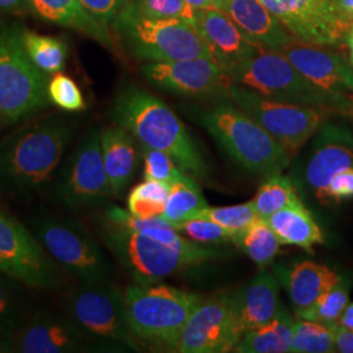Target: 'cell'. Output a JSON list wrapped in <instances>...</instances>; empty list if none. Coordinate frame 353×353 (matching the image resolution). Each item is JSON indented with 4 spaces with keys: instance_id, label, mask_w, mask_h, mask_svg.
<instances>
[{
    "instance_id": "1",
    "label": "cell",
    "mask_w": 353,
    "mask_h": 353,
    "mask_svg": "<svg viewBox=\"0 0 353 353\" xmlns=\"http://www.w3.org/2000/svg\"><path fill=\"white\" fill-rule=\"evenodd\" d=\"M105 242L137 284H153L214 259L217 252L178 234L161 216L140 219L119 207L106 212Z\"/></svg>"
},
{
    "instance_id": "2",
    "label": "cell",
    "mask_w": 353,
    "mask_h": 353,
    "mask_svg": "<svg viewBox=\"0 0 353 353\" xmlns=\"http://www.w3.org/2000/svg\"><path fill=\"white\" fill-rule=\"evenodd\" d=\"M112 117L117 126L140 144L169 153L192 178H203L208 166L183 122L159 97L138 87H127L115 99Z\"/></svg>"
},
{
    "instance_id": "3",
    "label": "cell",
    "mask_w": 353,
    "mask_h": 353,
    "mask_svg": "<svg viewBox=\"0 0 353 353\" xmlns=\"http://www.w3.org/2000/svg\"><path fill=\"white\" fill-rule=\"evenodd\" d=\"M74 131L67 121L48 118L6 137L0 141V188L26 192L50 182Z\"/></svg>"
},
{
    "instance_id": "4",
    "label": "cell",
    "mask_w": 353,
    "mask_h": 353,
    "mask_svg": "<svg viewBox=\"0 0 353 353\" xmlns=\"http://www.w3.org/2000/svg\"><path fill=\"white\" fill-rule=\"evenodd\" d=\"M198 119L220 148L252 173L271 176L290 165V152L227 99L201 110Z\"/></svg>"
},
{
    "instance_id": "5",
    "label": "cell",
    "mask_w": 353,
    "mask_h": 353,
    "mask_svg": "<svg viewBox=\"0 0 353 353\" xmlns=\"http://www.w3.org/2000/svg\"><path fill=\"white\" fill-rule=\"evenodd\" d=\"M196 293L165 284H137L123 292L127 323L134 338L174 352L191 313L202 303Z\"/></svg>"
},
{
    "instance_id": "6",
    "label": "cell",
    "mask_w": 353,
    "mask_h": 353,
    "mask_svg": "<svg viewBox=\"0 0 353 353\" xmlns=\"http://www.w3.org/2000/svg\"><path fill=\"white\" fill-rule=\"evenodd\" d=\"M114 29L128 51L141 61L214 59L212 51L196 26L185 20L144 17L125 4L114 20Z\"/></svg>"
},
{
    "instance_id": "7",
    "label": "cell",
    "mask_w": 353,
    "mask_h": 353,
    "mask_svg": "<svg viewBox=\"0 0 353 353\" xmlns=\"http://www.w3.org/2000/svg\"><path fill=\"white\" fill-rule=\"evenodd\" d=\"M49 80L30 61L19 26L0 29V123H14L45 109Z\"/></svg>"
},
{
    "instance_id": "8",
    "label": "cell",
    "mask_w": 353,
    "mask_h": 353,
    "mask_svg": "<svg viewBox=\"0 0 353 353\" xmlns=\"http://www.w3.org/2000/svg\"><path fill=\"white\" fill-rule=\"evenodd\" d=\"M234 84L280 101L331 112L327 99L303 77L280 52L265 50L228 68Z\"/></svg>"
},
{
    "instance_id": "9",
    "label": "cell",
    "mask_w": 353,
    "mask_h": 353,
    "mask_svg": "<svg viewBox=\"0 0 353 353\" xmlns=\"http://www.w3.org/2000/svg\"><path fill=\"white\" fill-rule=\"evenodd\" d=\"M225 99L265 128L288 151H297L323 125L325 112L312 106L268 99L252 89L232 84Z\"/></svg>"
},
{
    "instance_id": "10",
    "label": "cell",
    "mask_w": 353,
    "mask_h": 353,
    "mask_svg": "<svg viewBox=\"0 0 353 353\" xmlns=\"http://www.w3.org/2000/svg\"><path fill=\"white\" fill-rule=\"evenodd\" d=\"M33 234L54 262L81 283L106 280L108 265L100 245L76 221L41 217L33 223Z\"/></svg>"
},
{
    "instance_id": "11",
    "label": "cell",
    "mask_w": 353,
    "mask_h": 353,
    "mask_svg": "<svg viewBox=\"0 0 353 353\" xmlns=\"http://www.w3.org/2000/svg\"><path fill=\"white\" fill-rule=\"evenodd\" d=\"M67 314L88 338L119 341L135 348L125 314L123 293L105 281L83 283L65 303Z\"/></svg>"
},
{
    "instance_id": "12",
    "label": "cell",
    "mask_w": 353,
    "mask_h": 353,
    "mask_svg": "<svg viewBox=\"0 0 353 353\" xmlns=\"http://www.w3.org/2000/svg\"><path fill=\"white\" fill-rule=\"evenodd\" d=\"M0 272L38 290H54L62 283L54 259L37 237L1 210Z\"/></svg>"
},
{
    "instance_id": "13",
    "label": "cell",
    "mask_w": 353,
    "mask_h": 353,
    "mask_svg": "<svg viewBox=\"0 0 353 353\" xmlns=\"http://www.w3.org/2000/svg\"><path fill=\"white\" fill-rule=\"evenodd\" d=\"M296 41L321 48L345 42L352 26L338 0H261Z\"/></svg>"
},
{
    "instance_id": "14",
    "label": "cell",
    "mask_w": 353,
    "mask_h": 353,
    "mask_svg": "<svg viewBox=\"0 0 353 353\" xmlns=\"http://www.w3.org/2000/svg\"><path fill=\"white\" fill-rule=\"evenodd\" d=\"M280 52L330 102L331 112L353 115V68L321 46L293 42Z\"/></svg>"
},
{
    "instance_id": "15",
    "label": "cell",
    "mask_w": 353,
    "mask_h": 353,
    "mask_svg": "<svg viewBox=\"0 0 353 353\" xmlns=\"http://www.w3.org/2000/svg\"><path fill=\"white\" fill-rule=\"evenodd\" d=\"M58 194L70 208L94 207L113 196L105 170L101 151V132L92 131L70 157Z\"/></svg>"
},
{
    "instance_id": "16",
    "label": "cell",
    "mask_w": 353,
    "mask_h": 353,
    "mask_svg": "<svg viewBox=\"0 0 353 353\" xmlns=\"http://www.w3.org/2000/svg\"><path fill=\"white\" fill-rule=\"evenodd\" d=\"M154 87L192 99H225L233 81L211 58L150 62L141 67Z\"/></svg>"
},
{
    "instance_id": "17",
    "label": "cell",
    "mask_w": 353,
    "mask_h": 353,
    "mask_svg": "<svg viewBox=\"0 0 353 353\" xmlns=\"http://www.w3.org/2000/svg\"><path fill=\"white\" fill-rule=\"evenodd\" d=\"M240 341L232 318V296L202 300L189 316L174 352L224 353Z\"/></svg>"
},
{
    "instance_id": "18",
    "label": "cell",
    "mask_w": 353,
    "mask_h": 353,
    "mask_svg": "<svg viewBox=\"0 0 353 353\" xmlns=\"http://www.w3.org/2000/svg\"><path fill=\"white\" fill-rule=\"evenodd\" d=\"M88 336L70 316L38 312L14 332L13 351L21 353H71L83 351Z\"/></svg>"
},
{
    "instance_id": "19",
    "label": "cell",
    "mask_w": 353,
    "mask_h": 353,
    "mask_svg": "<svg viewBox=\"0 0 353 353\" xmlns=\"http://www.w3.org/2000/svg\"><path fill=\"white\" fill-rule=\"evenodd\" d=\"M353 168L352 134L338 125H322L305 169L307 186L321 202L331 179Z\"/></svg>"
},
{
    "instance_id": "20",
    "label": "cell",
    "mask_w": 353,
    "mask_h": 353,
    "mask_svg": "<svg viewBox=\"0 0 353 353\" xmlns=\"http://www.w3.org/2000/svg\"><path fill=\"white\" fill-rule=\"evenodd\" d=\"M194 26L207 41L214 62L224 71L262 51L268 50L248 37L227 13L216 8L196 10Z\"/></svg>"
},
{
    "instance_id": "21",
    "label": "cell",
    "mask_w": 353,
    "mask_h": 353,
    "mask_svg": "<svg viewBox=\"0 0 353 353\" xmlns=\"http://www.w3.org/2000/svg\"><path fill=\"white\" fill-rule=\"evenodd\" d=\"M280 285L274 275L262 268L254 279L232 296V318L241 338L276 316L280 310Z\"/></svg>"
},
{
    "instance_id": "22",
    "label": "cell",
    "mask_w": 353,
    "mask_h": 353,
    "mask_svg": "<svg viewBox=\"0 0 353 353\" xmlns=\"http://www.w3.org/2000/svg\"><path fill=\"white\" fill-rule=\"evenodd\" d=\"M225 13L248 37L268 50L280 51L296 42L261 0H230Z\"/></svg>"
},
{
    "instance_id": "23",
    "label": "cell",
    "mask_w": 353,
    "mask_h": 353,
    "mask_svg": "<svg viewBox=\"0 0 353 353\" xmlns=\"http://www.w3.org/2000/svg\"><path fill=\"white\" fill-rule=\"evenodd\" d=\"M101 151L113 196H121L139 164L134 137L122 127H108L101 131Z\"/></svg>"
},
{
    "instance_id": "24",
    "label": "cell",
    "mask_w": 353,
    "mask_h": 353,
    "mask_svg": "<svg viewBox=\"0 0 353 353\" xmlns=\"http://www.w3.org/2000/svg\"><path fill=\"white\" fill-rule=\"evenodd\" d=\"M26 4L41 20L77 30L105 46L113 45L108 26L94 19L79 0H26Z\"/></svg>"
},
{
    "instance_id": "25",
    "label": "cell",
    "mask_w": 353,
    "mask_h": 353,
    "mask_svg": "<svg viewBox=\"0 0 353 353\" xmlns=\"http://www.w3.org/2000/svg\"><path fill=\"white\" fill-rule=\"evenodd\" d=\"M280 278L296 310L313 305L343 279L332 268L312 261L297 262L284 268Z\"/></svg>"
},
{
    "instance_id": "26",
    "label": "cell",
    "mask_w": 353,
    "mask_h": 353,
    "mask_svg": "<svg viewBox=\"0 0 353 353\" xmlns=\"http://www.w3.org/2000/svg\"><path fill=\"white\" fill-rule=\"evenodd\" d=\"M265 220L281 245L299 246L312 252L316 245L325 242L322 229L303 202L280 210Z\"/></svg>"
},
{
    "instance_id": "27",
    "label": "cell",
    "mask_w": 353,
    "mask_h": 353,
    "mask_svg": "<svg viewBox=\"0 0 353 353\" xmlns=\"http://www.w3.org/2000/svg\"><path fill=\"white\" fill-rule=\"evenodd\" d=\"M294 321L296 316H290L285 309L280 307L272 319L246 332L234 347L233 352H290Z\"/></svg>"
},
{
    "instance_id": "28",
    "label": "cell",
    "mask_w": 353,
    "mask_h": 353,
    "mask_svg": "<svg viewBox=\"0 0 353 353\" xmlns=\"http://www.w3.org/2000/svg\"><path fill=\"white\" fill-rule=\"evenodd\" d=\"M233 243L261 268L275 259L281 245L267 220L259 216L234 236Z\"/></svg>"
},
{
    "instance_id": "29",
    "label": "cell",
    "mask_w": 353,
    "mask_h": 353,
    "mask_svg": "<svg viewBox=\"0 0 353 353\" xmlns=\"http://www.w3.org/2000/svg\"><path fill=\"white\" fill-rule=\"evenodd\" d=\"M208 203L203 196L202 190L191 176H183L170 185L163 219L173 227L192 219Z\"/></svg>"
},
{
    "instance_id": "30",
    "label": "cell",
    "mask_w": 353,
    "mask_h": 353,
    "mask_svg": "<svg viewBox=\"0 0 353 353\" xmlns=\"http://www.w3.org/2000/svg\"><path fill=\"white\" fill-rule=\"evenodd\" d=\"M252 203L256 214L267 219L280 210L301 203V199L290 176L280 172L267 176L265 183L261 185Z\"/></svg>"
},
{
    "instance_id": "31",
    "label": "cell",
    "mask_w": 353,
    "mask_h": 353,
    "mask_svg": "<svg viewBox=\"0 0 353 353\" xmlns=\"http://www.w3.org/2000/svg\"><path fill=\"white\" fill-rule=\"evenodd\" d=\"M23 43L30 61L45 74H58L64 68L67 45L59 38L23 30Z\"/></svg>"
},
{
    "instance_id": "32",
    "label": "cell",
    "mask_w": 353,
    "mask_h": 353,
    "mask_svg": "<svg viewBox=\"0 0 353 353\" xmlns=\"http://www.w3.org/2000/svg\"><path fill=\"white\" fill-rule=\"evenodd\" d=\"M350 303V285L344 279L331 290L323 293L316 303L306 309L296 310V316L313 321L326 326H334L339 322L341 314Z\"/></svg>"
},
{
    "instance_id": "33",
    "label": "cell",
    "mask_w": 353,
    "mask_h": 353,
    "mask_svg": "<svg viewBox=\"0 0 353 353\" xmlns=\"http://www.w3.org/2000/svg\"><path fill=\"white\" fill-rule=\"evenodd\" d=\"M169 189L170 186L163 182L144 179V182L137 185L128 195V212L140 219L163 216L169 195Z\"/></svg>"
},
{
    "instance_id": "34",
    "label": "cell",
    "mask_w": 353,
    "mask_h": 353,
    "mask_svg": "<svg viewBox=\"0 0 353 353\" xmlns=\"http://www.w3.org/2000/svg\"><path fill=\"white\" fill-rule=\"evenodd\" d=\"M335 341L331 326L296 316L290 352H335Z\"/></svg>"
},
{
    "instance_id": "35",
    "label": "cell",
    "mask_w": 353,
    "mask_h": 353,
    "mask_svg": "<svg viewBox=\"0 0 353 353\" xmlns=\"http://www.w3.org/2000/svg\"><path fill=\"white\" fill-rule=\"evenodd\" d=\"M20 281L0 272V325L13 334L26 321V303Z\"/></svg>"
},
{
    "instance_id": "36",
    "label": "cell",
    "mask_w": 353,
    "mask_h": 353,
    "mask_svg": "<svg viewBox=\"0 0 353 353\" xmlns=\"http://www.w3.org/2000/svg\"><path fill=\"white\" fill-rule=\"evenodd\" d=\"M140 148L144 161V179L159 181L170 186L178 179L189 176L176 165L169 153L143 144H140Z\"/></svg>"
},
{
    "instance_id": "37",
    "label": "cell",
    "mask_w": 353,
    "mask_h": 353,
    "mask_svg": "<svg viewBox=\"0 0 353 353\" xmlns=\"http://www.w3.org/2000/svg\"><path fill=\"white\" fill-rule=\"evenodd\" d=\"M134 12L151 19H179L194 24L195 10L186 0H131Z\"/></svg>"
},
{
    "instance_id": "38",
    "label": "cell",
    "mask_w": 353,
    "mask_h": 353,
    "mask_svg": "<svg viewBox=\"0 0 353 353\" xmlns=\"http://www.w3.org/2000/svg\"><path fill=\"white\" fill-rule=\"evenodd\" d=\"M194 217H203L214 221L216 224L232 230L233 233H239L242 229L248 227L254 221L258 214L254 210L252 201L237 205H228V207H205L199 211ZM192 217V219H194Z\"/></svg>"
},
{
    "instance_id": "39",
    "label": "cell",
    "mask_w": 353,
    "mask_h": 353,
    "mask_svg": "<svg viewBox=\"0 0 353 353\" xmlns=\"http://www.w3.org/2000/svg\"><path fill=\"white\" fill-rule=\"evenodd\" d=\"M174 229L178 233H183L185 236H188L190 240L202 245H217L225 243L228 241L233 242L236 236V233H233L232 230H228L214 221L203 217L189 219L174 225Z\"/></svg>"
},
{
    "instance_id": "40",
    "label": "cell",
    "mask_w": 353,
    "mask_h": 353,
    "mask_svg": "<svg viewBox=\"0 0 353 353\" xmlns=\"http://www.w3.org/2000/svg\"><path fill=\"white\" fill-rule=\"evenodd\" d=\"M49 101L65 112H80L85 109V100L80 88L70 76L55 74L48 84Z\"/></svg>"
},
{
    "instance_id": "41",
    "label": "cell",
    "mask_w": 353,
    "mask_h": 353,
    "mask_svg": "<svg viewBox=\"0 0 353 353\" xmlns=\"http://www.w3.org/2000/svg\"><path fill=\"white\" fill-rule=\"evenodd\" d=\"M353 198V168L343 170L331 179L321 203H339Z\"/></svg>"
},
{
    "instance_id": "42",
    "label": "cell",
    "mask_w": 353,
    "mask_h": 353,
    "mask_svg": "<svg viewBox=\"0 0 353 353\" xmlns=\"http://www.w3.org/2000/svg\"><path fill=\"white\" fill-rule=\"evenodd\" d=\"M79 1L94 19H97L105 26L114 23L117 16L125 7V0H79Z\"/></svg>"
},
{
    "instance_id": "43",
    "label": "cell",
    "mask_w": 353,
    "mask_h": 353,
    "mask_svg": "<svg viewBox=\"0 0 353 353\" xmlns=\"http://www.w3.org/2000/svg\"><path fill=\"white\" fill-rule=\"evenodd\" d=\"M335 341V350L341 353H353V330L339 323L331 326Z\"/></svg>"
},
{
    "instance_id": "44",
    "label": "cell",
    "mask_w": 353,
    "mask_h": 353,
    "mask_svg": "<svg viewBox=\"0 0 353 353\" xmlns=\"http://www.w3.org/2000/svg\"><path fill=\"white\" fill-rule=\"evenodd\" d=\"M24 11H29L26 0H0V14H12Z\"/></svg>"
},
{
    "instance_id": "45",
    "label": "cell",
    "mask_w": 353,
    "mask_h": 353,
    "mask_svg": "<svg viewBox=\"0 0 353 353\" xmlns=\"http://www.w3.org/2000/svg\"><path fill=\"white\" fill-rule=\"evenodd\" d=\"M13 338H14V334L12 331L0 325V347H3L7 352L13 351Z\"/></svg>"
},
{
    "instance_id": "46",
    "label": "cell",
    "mask_w": 353,
    "mask_h": 353,
    "mask_svg": "<svg viewBox=\"0 0 353 353\" xmlns=\"http://www.w3.org/2000/svg\"><path fill=\"white\" fill-rule=\"evenodd\" d=\"M338 323L344 326V327L352 328L353 330V303L347 305V307L344 309Z\"/></svg>"
},
{
    "instance_id": "47",
    "label": "cell",
    "mask_w": 353,
    "mask_h": 353,
    "mask_svg": "<svg viewBox=\"0 0 353 353\" xmlns=\"http://www.w3.org/2000/svg\"><path fill=\"white\" fill-rule=\"evenodd\" d=\"M343 14L353 23V0H338Z\"/></svg>"
},
{
    "instance_id": "48",
    "label": "cell",
    "mask_w": 353,
    "mask_h": 353,
    "mask_svg": "<svg viewBox=\"0 0 353 353\" xmlns=\"http://www.w3.org/2000/svg\"><path fill=\"white\" fill-rule=\"evenodd\" d=\"M190 6L196 10H205V8H214L211 4V0H186Z\"/></svg>"
},
{
    "instance_id": "49",
    "label": "cell",
    "mask_w": 353,
    "mask_h": 353,
    "mask_svg": "<svg viewBox=\"0 0 353 353\" xmlns=\"http://www.w3.org/2000/svg\"><path fill=\"white\" fill-rule=\"evenodd\" d=\"M345 43H347V46H348V49H350V57H351V63L353 65V24L350 28V30H348V33H347V38H345Z\"/></svg>"
},
{
    "instance_id": "50",
    "label": "cell",
    "mask_w": 353,
    "mask_h": 353,
    "mask_svg": "<svg viewBox=\"0 0 353 353\" xmlns=\"http://www.w3.org/2000/svg\"><path fill=\"white\" fill-rule=\"evenodd\" d=\"M229 1H230V0H211V4H212V7L216 8V10L225 12Z\"/></svg>"
},
{
    "instance_id": "51",
    "label": "cell",
    "mask_w": 353,
    "mask_h": 353,
    "mask_svg": "<svg viewBox=\"0 0 353 353\" xmlns=\"http://www.w3.org/2000/svg\"><path fill=\"white\" fill-rule=\"evenodd\" d=\"M1 352H7V351H6V350H4V348H3V347H0V353Z\"/></svg>"
}]
</instances>
